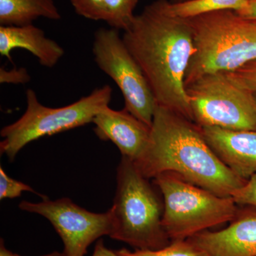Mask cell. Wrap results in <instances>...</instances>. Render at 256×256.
Segmentation results:
<instances>
[{
    "mask_svg": "<svg viewBox=\"0 0 256 256\" xmlns=\"http://www.w3.org/2000/svg\"><path fill=\"white\" fill-rule=\"evenodd\" d=\"M169 0H156L136 15L122 40L146 76L158 106L193 122L184 79L194 53L188 20L168 10Z\"/></svg>",
    "mask_w": 256,
    "mask_h": 256,
    "instance_id": "6da1fadb",
    "label": "cell"
},
{
    "mask_svg": "<svg viewBox=\"0 0 256 256\" xmlns=\"http://www.w3.org/2000/svg\"><path fill=\"white\" fill-rule=\"evenodd\" d=\"M134 164L149 180L163 172H172L222 197H232L247 182L216 156L200 126L160 106L154 112L149 146Z\"/></svg>",
    "mask_w": 256,
    "mask_h": 256,
    "instance_id": "7a4b0ae2",
    "label": "cell"
},
{
    "mask_svg": "<svg viewBox=\"0 0 256 256\" xmlns=\"http://www.w3.org/2000/svg\"><path fill=\"white\" fill-rule=\"evenodd\" d=\"M188 21L195 50L185 75V87L202 76L233 72L256 60V18L226 10Z\"/></svg>",
    "mask_w": 256,
    "mask_h": 256,
    "instance_id": "3957f363",
    "label": "cell"
},
{
    "mask_svg": "<svg viewBox=\"0 0 256 256\" xmlns=\"http://www.w3.org/2000/svg\"><path fill=\"white\" fill-rule=\"evenodd\" d=\"M149 178L122 156L117 168L111 238L138 250H158L172 242L162 226L164 204Z\"/></svg>",
    "mask_w": 256,
    "mask_h": 256,
    "instance_id": "277c9868",
    "label": "cell"
},
{
    "mask_svg": "<svg viewBox=\"0 0 256 256\" xmlns=\"http://www.w3.org/2000/svg\"><path fill=\"white\" fill-rule=\"evenodd\" d=\"M153 183L162 195V226L172 242L232 222L238 214L232 197L218 196L174 173H162Z\"/></svg>",
    "mask_w": 256,
    "mask_h": 256,
    "instance_id": "5b68a950",
    "label": "cell"
},
{
    "mask_svg": "<svg viewBox=\"0 0 256 256\" xmlns=\"http://www.w3.org/2000/svg\"><path fill=\"white\" fill-rule=\"evenodd\" d=\"M112 94L110 86L105 85L70 105L50 108L42 105L36 92L28 89L24 114L2 129L0 152L12 161L28 143L92 122L96 114L109 106Z\"/></svg>",
    "mask_w": 256,
    "mask_h": 256,
    "instance_id": "8992f818",
    "label": "cell"
},
{
    "mask_svg": "<svg viewBox=\"0 0 256 256\" xmlns=\"http://www.w3.org/2000/svg\"><path fill=\"white\" fill-rule=\"evenodd\" d=\"M193 122L232 130H256V96L226 73L202 76L185 87Z\"/></svg>",
    "mask_w": 256,
    "mask_h": 256,
    "instance_id": "52a82bcc",
    "label": "cell"
},
{
    "mask_svg": "<svg viewBox=\"0 0 256 256\" xmlns=\"http://www.w3.org/2000/svg\"><path fill=\"white\" fill-rule=\"evenodd\" d=\"M92 53L98 68L114 80L122 92L124 109L151 127L158 104L146 76L124 44L118 30H97Z\"/></svg>",
    "mask_w": 256,
    "mask_h": 256,
    "instance_id": "ba28073f",
    "label": "cell"
},
{
    "mask_svg": "<svg viewBox=\"0 0 256 256\" xmlns=\"http://www.w3.org/2000/svg\"><path fill=\"white\" fill-rule=\"evenodd\" d=\"M18 207L50 220L64 242L63 256H85L92 242L104 236H110L112 232L110 210L94 213L68 198H46L38 203L23 201Z\"/></svg>",
    "mask_w": 256,
    "mask_h": 256,
    "instance_id": "9c48e42d",
    "label": "cell"
},
{
    "mask_svg": "<svg viewBox=\"0 0 256 256\" xmlns=\"http://www.w3.org/2000/svg\"><path fill=\"white\" fill-rule=\"evenodd\" d=\"M92 124L98 137L114 143L122 156L134 162L142 158L149 146L151 127L124 108L114 110L107 106L96 114Z\"/></svg>",
    "mask_w": 256,
    "mask_h": 256,
    "instance_id": "30bf717a",
    "label": "cell"
},
{
    "mask_svg": "<svg viewBox=\"0 0 256 256\" xmlns=\"http://www.w3.org/2000/svg\"><path fill=\"white\" fill-rule=\"evenodd\" d=\"M188 240L208 256H256V210H238L226 228L205 230Z\"/></svg>",
    "mask_w": 256,
    "mask_h": 256,
    "instance_id": "8fae6325",
    "label": "cell"
},
{
    "mask_svg": "<svg viewBox=\"0 0 256 256\" xmlns=\"http://www.w3.org/2000/svg\"><path fill=\"white\" fill-rule=\"evenodd\" d=\"M200 128L210 149L232 172L246 181L256 174V130Z\"/></svg>",
    "mask_w": 256,
    "mask_h": 256,
    "instance_id": "7c38bea8",
    "label": "cell"
},
{
    "mask_svg": "<svg viewBox=\"0 0 256 256\" xmlns=\"http://www.w3.org/2000/svg\"><path fill=\"white\" fill-rule=\"evenodd\" d=\"M23 48L38 58L46 68H53L64 55V50L57 42L47 38L44 32L34 25L0 26V54L10 62L11 52Z\"/></svg>",
    "mask_w": 256,
    "mask_h": 256,
    "instance_id": "4fadbf2b",
    "label": "cell"
},
{
    "mask_svg": "<svg viewBox=\"0 0 256 256\" xmlns=\"http://www.w3.org/2000/svg\"><path fill=\"white\" fill-rule=\"evenodd\" d=\"M82 18L104 21L111 28L126 31L132 24L138 0H70Z\"/></svg>",
    "mask_w": 256,
    "mask_h": 256,
    "instance_id": "5bb4252c",
    "label": "cell"
},
{
    "mask_svg": "<svg viewBox=\"0 0 256 256\" xmlns=\"http://www.w3.org/2000/svg\"><path fill=\"white\" fill-rule=\"evenodd\" d=\"M40 18H62L54 0H0L1 26L31 24Z\"/></svg>",
    "mask_w": 256,
    "mask_h": 256,
    "instance_id": "9a60e30c",
    "label": "cell"
},
{
    "mask_svg": "<svg viewBox=\"0 0 256 256\" xmlns=\"http://www.w3.org/2000/svg\"><path fill=\"white\" fill-rule=\"evenodd\" d=\"M250 0H188L182 2H168V10L178 18L190 20L220 10L238 12L248 4Z\"/></svg>",
    "mask_w": 256,
    "mask_h": 256,
    "instance_id": "2e32d148",
    "label": "cell"
},
{
    "mask_svg": "<svg viewBox=\"0 0 256 256\" xmlns=\"http://www.w3.org/2000/svg\"><path fill=\"white\" fill-rule=\"evenodd\" d=\"M118 256H208L188 239L172 242L168 246L158 250H138L126 248L116 250Z\"/></svg>",
    "mask_w": 256,
    "mask_h": 256,
    "instance_id": "e0dca14e",
    "label": "cell"
},
{
    "mask_svg": "<svg viewBox=\"0 0 256 256\" xmlns=\"http://www.w3.org/2000/svg\"><path fill=\"white\" fill-rule=\"evenodd\" d=\"M24 192H30L34 193L38 196L42 197V200H46L47 196L43 194L37 193L36 191L26 184L22 182L14 180L6 174L4 169L0 168V200H12V198H18L22 196Z\"/></svg>",
    "mask_w": 256,
    "mask_h": 256,
    "instance_id": "ac0fdd59",
    "label": "cell"
},
{
    "mask_svg": "<svg viewBox=\"0 0 256 256\" xmlns=\"http://www.w3.org/2000/svg\"><path fill=\"white\" fill-rule=\"evenodd\" d=\"M226 74L240 86L256 94V60Z\"/></svg>",
    "mask_w": 256,
    "mask_h": 256,
    "instance_id": "d6986e66",
    "label": "cell"
},
{
    "mask_svg": "<svg viewBox=\"0 0 256 256\" xmlns=\"http://www.w3.org/2000/svg\"><path fill=\"white\" fill-rule=\"evenodd\" d=\"M237 205L248 206L256 210V174L236 190L232 196Z\"/></svg>",
    "mask_w": 256,
    "mask_h": 256,
    "instance_id": "ffe728a7",
    "label": "cell"
},
{
    "mask_svg": "<svg viewBox=\"0 0 256 256\" xmlns=\"http://www.w3.org/2000/svg\"><path fill=\"white\" fill-rule=\"evenodd\" d=\"M31 77L25 68H15L6 70L3 67L0 68L1 84H24L30 82Z\"/></svg>",
    "mask_w": 256,
    "mask_h": 256,
    "instance_id": "44dd1931",
    "label": "cell"
},
{
    "mask_svg": "<svg viewBox=\"0 0 256 256\" xmlns=\"http://www.w3.org/2000/svg\"><path fill=\"white\" fill-rule=\"evenodd\" d=\"M92 256H118L116 250L108 248L102 239L96 242L95 249Z\"/></svg>",
    "mask_w": 256,
    "mask_h": 256,
    "instance_id": "7402d4cb",
    "label": "cell"
},
{
    "mask_svg": "<svg viewBox=\"0 0 256 256\" xmlns=\"http://www.w3.org/2000/svg\"><path fill=\"white\" fill-rule=\"evenodd\" d=\"M236 12L244 18H256V0H250L245 8Z\"/></svg>",
    "mask_w": 256,
    "mask_h": 256,
    "instance_id": "603a6c76",
    "label": "cell"
},
{
    "mask_svg": "<svg viewBox=\"0 0 256 256\" xmlns=\"http://www.w3.org/2000/svg\"><path fill=\"white\" fill-rule=\"evenodd\" d=\"M0 256H21L18 254H14L8 249L6 248L4 244V240L1 239V244H0ZM41 256H63V252H50V254Z\"/></svg>",
    "mask_w": 256,
    "mask_h": 256,
    "instance_id": "cb8c5ba5",
    "label": "cell"
},
{
    "mask_svg": "<svg viewBox=\"0 0 256 256\" xmlns=\"http://www.w3.org/2000/svg\"><path fill=\"white\" fill-rule=\"evenodd\" d=\"M184 1H188V0H170V2L172 3L182 2Z\"/></svg>",
    "mask_w": 256,
    "mask_h": 256,
    "instance_id": "d4e9b609",
    "label": "cell"
},
{
    "mask_svg": "<svg viewBox=\"0 0 256 256\" xmlns=\"http://www.w3.org/2000/svg\"></svg>",
    "mask_w": 256,
    "mask_h": 256,
    "instance_id": "484cf974",
    "label": "cell"
}]
</instances>
